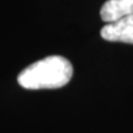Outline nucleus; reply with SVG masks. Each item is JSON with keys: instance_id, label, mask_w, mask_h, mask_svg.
I'll return each instance as SVG.
<instances>
[{"instance_id": "1", "label": "nucleus", "mask_w": 133, "mask_h": 133, "mask_svg": "<svg viewBox=\"0 0 133 133\" xmlns=\"http://www.w3.org/2000/svg\"><path fill=\"white\" fill-rule=\"evenodd\" d=\"M71 76V63L61 56H51L24 69L17 76V81L22 88L29 90L58 89L66 85Z\"/></svg>"}, {"instance_id": "2", "label": "nucleus", "mask_w": 133, "mask_h": 133, "mask_svg": "<svg viewBox=\"0 0 133 133\" xmlns=\"http://www.w3.org/2000/svg\"><path fill=\"white\" fill-rule=\"evenodd\" d=\"M101 37L109 42H123L133 44V16L123 17L101 29Z\"/></svg>"}, {"instance_id": "3", "label": "nucleus", "mask_w": 133, "mask_h": 133, "mask_svg": "<svg viewBox=\"0 0 133 133\" xmlns=\"http://www.w3.org/2000/svg\"><path fill=\"white\" fill-rule=\"evenodd\" d=\"M100 15L106 24L133 16V0H107L100 10Z\"/></svg>"}]
</instances>
